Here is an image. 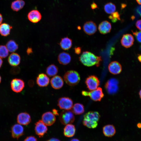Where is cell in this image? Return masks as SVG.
I'll list each match as a JSON object with an SVG mask.
<instances>
[{
  "instance_id": "obj_1",
  "label": "cell",
  "mask_w": 141,
  "mask_h": 141,
  "mask_svg": "<svg viewBox=\"0 0 141 141\" xmlns=\"http://www.w3.org/2000/svg\"><path fill=\"white\" fill-rule=\"evenodd\" d=\"M79 60L84 65L88 67L94 65L98 67L102 61L101 56H96L91 52L87 51L83 52L79 57Z\"/></svg>"
},
{
  "instance_id": "obj_2",
  "label": "cell",
  "mask_w": 141,
  "mask_h": 141,
  "mask_svg": "<svg viewBox=\"0 0 141 141\" xmlns=\"http://www.w3.org/2000/svg\"><path fill=\"white\" fill-rule=\"evenodd\" d=\"M63 78L66 84L71 86L77 85L80 79L79 73L76 71L73 70L67 72L64 75Z\"/></svg>"
},
{
  "instance_id": "obj_3",
  "label": "cell",
  "mask_w": 141,
  "mask_h": 141,
  "mask_svg": "<svg viewBox=\"0 0 141 141\" xmlns=\"http://www.w3.org/2000/svg\"><path fill=\"white\" fill-rule=\"evenodd\" d=\"M59 119L62 124L66 125L73 122L75 120V117L72 111L64 110L61 113Z\"/></svg>"
},
{
  "instance_id": "obj_4",
  "label": "cell",
  "mask_w": 141,
  "mask_h": 141,
  "mask_svg": "<svg viewBox=\"0 0 141 141\" xmlns=\"http://www.w3.org/2000/svg\"><path fill=\"white\" fill-rule=\"evenodd\" d=\"M81 93L83 96H89L92 100L95 101H100L104 96L102 89L101 87H98L90 92L83 91Z\"/></svg>"
},
{
  "instance_id": "obj_5",
  "label": "cell",
  "mask_w": 141,
  "mask_h": 141,
  "mask_svg": "<svg viewBox=\"0 0 141 141\" xmlns=\"http://www.w3.org/2000/svg\"><path fill=\"white\" fill-rule=\"evenodd\" d=\"M118 81L115 78H112L108 80L106 83L105 87L110 94L113 95L117 92L118 89Z\"/></svg>"
},
{
  "instance_id": "obj_6",
  "label": "cell",
  "mask_w": 141,
  "mask_h": 141,
  "mask_svg": "<svg viewBox=\"0 0 141 141\" xmlns=\"http://www.w3.org/2000/svg\"><path fill=\"white\" fill-rule=\"evenodd\" d=\"M85 83L87 88L89 90L91 91L98 88L99 85L100 81L96 76L91 75L86 78Z\"/></svg>"
},
{
  "instance_id": "obj_7",
  "label": "cell",
  "mask_w": 141,
  "mask_h": 141,
  "mask_svg": "<svg viewBox=\"0 0 141 141\" xmlns=\"http://www.w3.org/2000/svg\"><path fill=\"white\" fill-rule=\"evenodd\" d=\"M57 105L61 109L70 110L73 106V101L68 97H62L58 100Z\"/></svg>"
},
{
  "instance_id": "obj_8",
  "label": "cell",
  "mask_w": 141,
  "mask_h": 141,
  "mask_svg": "<svg viewBox=\"0 0 141 141\" xmlns=\"http://www.w3.org/2000/svg\"><path fill=\"white\" fill-rule=\"evenodd\" d=\"M12 91L18 93L21 92L25 87V83L22 79L19 78L13 79L10 83Z\"/></svg>"
},
{
  "instance_id": "obj_9",
  "label": "cell",
  "mask_w": 141,
  "mask_h": 141,
  "mask_svg": "<svg viewBox=\"0 0 141 141\" xmlns=\"http://www.w3.org/2000/svg\"><path fill=\"white\" fill-rule=\"evenodd\" d=\"M34 130L36 134L39 137H42L46 133L48 128L42 121L39 120L35 124Z\"/></svg>"
},
{
  "instance_id": "obj_10",
  "label": "cell",
  "mask_w": 141,
  "mask_h": 141,
  "mask_svg": "<svg viewBox=\"0 0 141 141\" xmlns=\"http://www.w3.org/2000/svg\"><path fill=\"white\" fill-rule=\"evenodd\" d=\"M24 129L21 125L15 124L11 127V132L12 138L18 139L24 134Z\"/></svg>"
},
{
  "instance_id": "obj_11",
  "label": "cell",
  "mask_w": 141,
  "mask_h": 141,
  "mask_svg": "<svg viewBox=\"0 0 141 141\" xmlns=\"http://www.w3.org/2000/svg\"><path fill=\"white\" fill-rule=\"evenodd\" d=\"M56 118L55 115L50 111L43 113L42 116V120L46 125L50 126L55 122Z\"/></svg>"
},
{
  "instance_id": "obj_12",
  "label": "cell",
  "mask_w": 141,
  "mask_h": 141,
  "mask_svg": "<svg viewBox=\"0 0 141 141\" xmlns=\"http://www.w3.org/2000/svg\"><path fill=\"white\" fill-rule=\"evenodd\" d=\"M83 29L86 34L91 35L94 34L97 31V27L95 23L92 21H89L84 24Z\"/></svg>"
},
{
  "instance_id": "obj_13",
  "label": "cell",
  "mask_w": 141,
  "mask_h": 141,
  "mask_svg": "<svg viewBox=\"0 0 141 141\" xmlns=\"http://www.w3.org/2000/svg\"><path fill=\"white\" fill-rule=\"evenodd\" d=\"M17 122L21 125H26L30 123L31 118L28 113L23 112L18 114L17 116Z\"/></svg>"
},
{
  "instance_id": "obj_14",
  "label": "cell",
  "mask_w": 141,
  "mask_h": 141,
  "mask_svg": "<svg viewBox=\"0 0 141 141\" xmlns=\"http://www.w3.org/2000/svg\"><path fill=\"white\" fill-rule=\"evenodd\" d=\"M134 41V37L132 35L127 34L123 36L121 40V43L123 46L128 48L132 45Z\"/></svg>"
},
{
  "instance_id": "obj_15",
  "label": "cell",
  "mask_w": 141,
  "mask_h": 141,
  "mask_svg": "<svg viewBox=\"0 0 141 141\" xmlns=\"http://www.w3.org/2000/svg\"><path fill=\"white\" fill-rule=\"evenodd\" d=\"M50 81L49 77L43 73L39 74L36 78V82L38 85L40 87L47 86Z\"/></svg>"
},
{
  "instance_id": "obj_16",
  "label": "cell",
  "mask_w": 141,
  "mask_h": 141,
  "mask_svg": "<svg viewBox=\"0 0 141 141\" xmlns=\"http://www.w3.org/2000/svg\"><path fill=\"white\" fill-rule=\"evenodd\" d=\"M108 68L109 72L113 74L120 73L122 70L121 64L116 61H114L110 62Z\"/></svg>"
},
{
  "instance_id": "obj_17",
  "label": "cell",
  "mask_w": 141,
  "mask_h": 141,
  "mask_svg": "<svg viewBox=\"0 0 141 141\" xmlns=\"http://www.w3.org/2000/svg\"><path fill=\"white\" fill-rule=\"evenodd\" d=\"M52 87L55 89H59L63 86L64 82L62 78L59 75H55L50 80Z\"/></svg>"
},
{
  "instance_id": "obj_18",
  "label": "cell",
  "mask_w": 141,
  "mask_h": 141,
  "mask_svg": "<svg viewBox=\"0 0 141 141\" xmlns=\"http://www.w3.org/2000/svg\"><path fill=\"white\" fill-rule=\"evenodd\" d=\"M100 117V115L98 112L90 111L85 114L83 119L91 122H98Z\"/></svg>"
},
{
  "instance_id": "obj_19",
  "label": "cell",
  "mask_w": 141,
  "mask_h": 141,
  "mask_svg": "<svg viewBox=\"0 0 141 141\" xmlns=\"http://www.w3.org/2000/svg\"><path fill=\"white\" fill-rule=\"evenodd\" d=\"M27 17L29 20L31 22L36 23L40 20L42 15L38 10H33L28 13Z\"/></svg>"
},
{
  "instance_id": "obj_20",
  "label": "cell",
  "mask_w": 141,
  "mask_h": 141,
  "mask_svg": "<svg viewBox=\"0 0 141 141\" xmlns=\"http://www.w3.org/2000/svg\"><path fill=\"white\" fill-rule=\"evenodd\" d=\"M111 28L110 23L107 21H104L99 25L98 29L101 34H105L110 32Z\"/></svg>"
},
{
  "instance_id": "obj_21",
  "label": "cell",
  "mask_w": 141,
  "mask_h": 141,
  "mask_svg": "<svg viewBox=\"0 0 141 141\" xmlns=\"http://www.w3.org/2000/svg\"><path fill=\"white\" fill-rule=\"evenodd\" d=\"M57 60L60 64L63 65H66L70 62L71 57L68 53L63 52L59 54L58 56Z\"/></svg>"
},
{
  "instance_id": "obj_22",
  "label": "cell",
  "mask_w": 141,
  "mask_h": 141,
  "mask_svg": "<svg viewBox=\"0 0 141 141\" xmlns=\"http://www.w3.org/2000/svg\"><path fill=\"white\" fill-rule=\"evenodd\" d=\"M20 56L15 52L12 53L9 56L8 60L9 64L13 66L18 65L20 63Z\"/></svg>"
},
{
  "instance_id": "obj_23",
  "label": "cell",
  "mask_w": 141,
  "mask_h": 141,
  "mask_svg": "<svg viewBox=\"0 0 141 141\" xmlns=\"http://www.w3.org/2000/svg\"><path fill=\"white\" fill-rule=\"evenodd\" d=\"M76 129L74 125L68 124L65 126L63 129L64 136L68 137H73L75 133Z\"/></svg>"
},
{
  "instance_id": "obj_24",
  "label": "cell",
  "mask_w": 141,
  "mask_h": 141,
  "mask_svg": "<svg viewBox=\"0 0 141 141\" xmlns=\"http://www.w3.org/2000/svg\"><path fill=\"white\" fill-rule=\"evenodd\" d=\"M115 127L112 125H108L104 126L103 128V132L104 135L107 137H111L116 133Z\"/></svg>"
},
{
  "instance_id": "obj_25",
  "label": "cell",
  "mask_w": 141,
  "mask_h": 141,
  "mask_svg": "<svg viewBox=\"0 0 141 141\" xmlns=\"http://www.w3.org/2000/svg\"><path fill=\"white\" fill-rule=\"evenodd\" d=\"M72 44V40L67 37L61 39L59 44L62 49L67 50L71 47Z\"/></svg>"
},
{
  "instance_id": "obj_26",
  "label": "cell",
  "mask_w": 141,
  "mask_h": 141,
  "mask_svg": "<svg viewBox=\"0 0 141 141\" xmlns=\"http://www.w3.org/2000/svg\"><path fill=\"white\" fill-rule=\"evenodd\" d=\"M25 4V2L23 0H15L11 4V8L14 11H17L22 9Z\"/></svg>"
},
{
  "instance_id": "obj_27",
  "label": "cell",
  "mask_w": 141,
  "mask_h": 141,
  "mask_svg": "<svg viewBox=\"0 0 141 141\" xmlns=\"http://www.w3.org/2000/svg\"><path fill=\"white\" fill-rule=\"evenodd\" d=\"M12 28V27L8 24H1L0 25V34L2 36H7L10 34Z\"/></svg>"
},
{
  "instance_id": "obj_28",
  "label": "cell",
  "mask_w": 141,
  "mask_h": 141,
  "mask_svg": "<svg viewBox=\"0 0 141 141\" xmlns=\"http://www.w3.org/2000/svg\"><path fill=\"white\" fill-rule=\"evenodd\" d=\"M58 67L54 64L49 65L46 68V72L47 75L50 77L55 76L58 73Z\"/></svg>"
},
{
  "instance_id": "obj_29",
  "label": "cell",
  "mask_w": 141,
  "mask_h": 141,
  "mask_svg": "<svg viewBox=\"0 0 141 141\" xmlns=\"http://www.w3.org/2000/svg\"><path fill=\"white\" fill-rule=\"evenodd\" d=\"M71 109L73 113L76 115L81 114L84 111V105L82 104L79 103L74 104L73 106Z\"/></svg>"
},
{
  "instance_id": "obj_30",
  "label": "cell",
  "mask_w": 141,
  "mask_h": 141,
  "mask_svg": "<svg viewBox=\"0 0 141 141\" xmlns=\"http://www.w3.org/2000/svg\"><path fill=\"white\" fill-rule=\"evenodd\" d=\"M6 46L9 52H14L18 49V45L16 42L13 40H10L6 43Z\"/></svg>"
},
{
  "instance_id": "obj_31",
  "label": "cell",
  "mask_w": 141,
  "mask_h": 141,
  "mask_svg": "<svg viewBox=\"0 0 141 141\" xmlns=\"http://www.w3.org/2000/svg\"><path fill=\"white\" fill-rule=\"evenodd\" d=\"M105 12L107 14H111L116 10L115 5L111 2H109L105 4L104 7Z\"/></svg>"
},
{
  "instance_id": "obj_32",
  "label": "cell",
  "mask_w": 141,
  "mask_h": 141,
  "mask_svg": "<svg viewBox=\"0 0 141 141\" xmlns=\"http://www.w3.org/2000/svg\"><path fill=\"white\" fill-rule=\"evenodd\" d=\"M9 51L6 46L0 45V57L4 58L7 57L9 55Z\"/></svg>"
},
{
  "instance_id": "obj_33",
  "label": "cell",
  "mask_w": 141,
  "mask_h": 141,
  "mask_svg": "<svg viewBox=\"0 0 141 141\" xmlns=\"http://www.w3.org/2000/svg\"><path fill=\"white\" fill-rule=\"evenodd\" d=\"M83 123L84 125L89 128H95L98 125V122H91L84 119H83Z\"/></svg>"
},
{
  "instance_id": "obj_34",
  "label": "cell",
  "mask_w": 141,
  "mask_h": 141,
  "mask_svg": "<svg viewBox=\"0 0 141 141\" xmlns=\"http://www.w3.org/2000/svg\"><path fill=\"white\" fill-rule=\"evenodd\" d=\"M108 17L113 22H116L118 20H120V15L118 11L114 12Z\"/></svg>"
},
{
  "instance_id": "obj_35",
  "label": "cell",
  "mask_w": 141,
  "mask_h": 141,
  "mask_svg": "<svg viewBox=\"0 0 141 141\" xmlns=\"http://www.w3.org/2000/svg\"><path fill=\"white\" fill-rule=\"evenodd\" d=\"M132 32L138 41L141 43V31H132Z\"/></svg>"
},
{
  "instance_id": "obj_36",
  "label": "cell",
  "mask_w": 141,
  "mask_h": 141,
  "mask_svg": "<svg viewBox=\"0 0 141 141\" xmlns=\"http://www.w3.org/2000/svg\"><path fill=\"white\" fill-rule=\"evenodd\" d=\"M24 141H37V140L34 136H30L27 137Z\"/></svg>"
},
{
  "instance_id": "obj_37",
  "label": "cell",
  "mask_w": 141,
  "mask_h": 141,
  "mask_svg": "<svg viewBox=\"0 0 141 141\" xmlns=\"http://www.w3.org/2000/svg\"><path fill=\"white\" fill-rule=\"evenodd\" d=\"M136 25L137 28L141 31V20H137L136 22Z\"/></svg>"
},
{
  "instance_id": "obj_38",
  "label": "cell",
  "mask_w": 141,
  "mask_h": 141,
  "mask_svg": "<svg viewBox=\"0 0 141 141\" xmlns=\"http://www.w3.org/2000/svg\"><path fill=\"white\" fill-rule=\"evenodd\" d=\"M74 51L75 54H80L81 52V48L80 47H75L74 48Z\"/></svg>"
},
{
  "instance_id": "obj_39",
  "label": "cell",
  "mask_w": 141,
  "mask_h": 141,
  "mask_svg": "<svg viewBox=\"0 0 141 141\" xmlns=\"http://www.w3.org/2000/svg\"><path fill=\"white\" fill-rule=\"evenodd\" d=\"M91 7L92 9H94L98 8L97 5L94 2H93L91 4Z\"/></svg>"
},
{
  "instance_id": "obj_40",
  "label": "cell",
  "mask_w": 141,
  "mask_h": 141,
  "mask_svg": "<svg viewBox=\"0 0 141 141\" xmlns=\"http://www.w3.org/2000/svg\"><path fill=\"white\" fill-rule=\"evenodd\" d=\"M46 141H61L57 138H51L46 140Z\"/></svg>"
},
{
  "instance_id": "obj_41",
  "label": "cell",
  "mask_w": 141,
  "mask_h": 141,
  "mask_svg": "<svg viewBox=\"0 0 141 141\" xmlns=\"http://www.w3.org/2000/svg\"><path fill=\"white\" fill-rule=\"evenodd\" d=\"M27 53L28 54H30L33 52L31 48H28L27 51Z\"/></svg>"
},
{
  "instance_id": "obj_42",
  "label": "cell",
  "mask_w": 141,
  "mask_h": 141,
  "mask_svg": "<svg viewBox=\"0 0 141 141\" xmlns=\"http://www.w3.org/2000/svg\"><path fill=\"white\" fill-rule=\"evenodd\" d=\"M52 113L55 115H59V114L57 112V110L55 109H52Z\"/></svg>"
},
{
  "instance_id": "obj_43",
  "label": "cell",
  "mask_w": 141,
  "mask_h": 141,
  "mask_svg": "<svg viewBox=\"0 0 141 141\" xmlns=\"http://www.w3.org/2000/svg\"><path fill=\"white\" fill-rule=\"evenodd\" d=\"M3 20V18L2 15L0 13V25L2 24Z\"/></svg>"
},
{
  "instance_id": "obj_44",
  "label": "cell",
  "mask_w": 141,
  "mask_h": 141,
  "mask_svg": "<svg viewBox=\"0 0 141 141\" xmlns=\"http://www.w3.org/2000/svg\"><path fill=\"white\" fill-rule=\"evenodd\" d=\"M3 61L2 58L0 57V68L1 67Z\"/></svg>"
},
{
  "instance_id": "obj_45",
  "label": "cell",
  "mask_w": 141,
  "mask_h": 141,
  "mask_svg": "<svg viewBox=\"0 0 141 141\" xmlns=\"http://www.w3.org/2000/svg\"><path fill=\"white\" fill-rule=\"evenodd\" d=\"M137 126L138 128H141V123H138L137 125Z\"/></svg>"
},
{
  "instance_id": "obj_46",
  "label": "cell",
  "mask_w": 141,
  "mask_h": 141,
  "mask_svg": "<svg viewBox=\"0 0 141 141\" xmlns=\"http://www.w3.org/2000/svg\"><path fill=\"white\" fill-rule=\"evenodd\" d=\"M138 58L139 61L141 62V54L138 55Z\"/></svg>"
},
{
  "instance_id": "obj_47",
  "label": "cell",
  "mask_w": 141,
  "mask_h": 141,
  "mask_svg": "<svg viewBox=\"0 0 141 141\" xmlns=\"http://www.w3.org/2000/svg\"><path fill=\"white\" fill-rule=\"evenodd\" d=\"M70 141H80L77 138H73Z\"/></svg>"
},
{
  "instance_id": "obj_48",
  "label": "cell",
  "mask_w": 141,
  "mask_h": 141,
  "mask_svg": "<svg viewBox=\"0 0 141 141\" xmlns=\"http://www.w3.org/2000/svg\"><path fill=\"white\" fill-rule=\"evenodd\" d=\"M136 1L139 4L141 5V0H136Z\"/></svg>"
},
{
  "instance_id": "obj_49",
  "label": "cell",
  "mask_w": 141,
  "mask_h": 141,
  "mask_svg": "<svg viewBox=\"0 0 141 141\" xmlns=\"http://www.w3.org/2000/svg\"><path fill=\"white\" fill-rule=\"evenodd\" d=\"M139 95L140 98L141 99V89L140 90L139 93Z\"/></svg>"
},
{
  "instance_id": "obj_50",
  "label": "cell",
  "mask_w": 141,
  "mask_h": 141,
  "mask_svg": "<svg viewBox=\"0 0 141 141\" xmlns=\"http://www.w3.org/2000/svg\"><path fill=\"white\" fill-rule=\"evenodd\" d=\"M1 76L0 75V83H1Z\"/></svg>"
}]
</instances>
